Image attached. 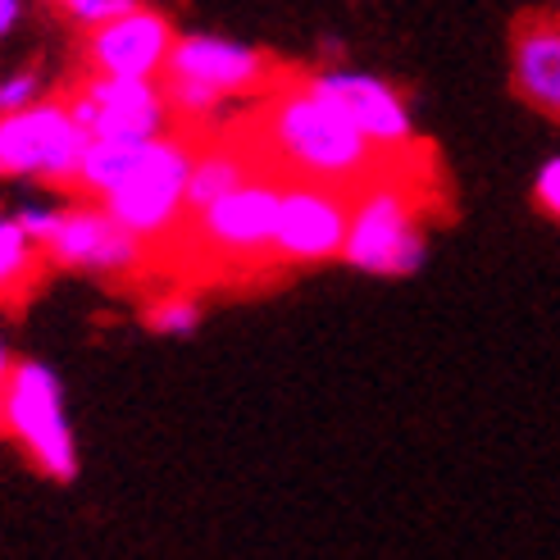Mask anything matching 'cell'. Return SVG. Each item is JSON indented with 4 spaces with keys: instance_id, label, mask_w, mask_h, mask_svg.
<instances>
[{
    "instance_id": "6da1fadb",
    "label": "cell",
    "mask_w": 560,
    "mask_h": 560,
    "mask_svg": "<svg viewBox=\"0 0 560 560\" xmlns=\"http://www.w3.org/2000/svg\"><path fill=\"white\" fill-rule=\"evenodd\" d=\"M196 142L170 128L147 142H105L92 137L78 164V191L105 206L132 237L147 246L178 237L187 210V178H191Z\"/></svg>"
},
{
    "instance_id": "7a4b0ae2",
    "label": "cell",
    "mask_w": 560,
    "mask_h": 560,
    "mask_svg": "<svg viewBox=\"0 0 560 560\" xmlns=\"http://www.w3.org/2000/svg\"><path fill=\"white\" fill-rule=\"evenodd\" d=\"M260 128H265L269 155L283 164L292 178H305V183L355 191L392 164L370 147V137L324 92H315L305 78L273 92V101L260 115Z\"/></svg>"
},
{
    "instance_id": "3957f363",
    "label": "cell",
    "mask_w": 560,
    "mask_h": 560,
    "mask_svg": "<svg viewBox=\"0 0 560 560\" xmlns=\"http://www.w3.org/2000/svg\"><path fill=\"white\" fill-rule=\"evenodd\" d=\"M424 256H429L424 191H419V178L406 170V160H397L365 187L351 191L342 265L374 278H406L424 265Z\"/></svg>"
},
{
    "instance_id": "277c9868",
    "label": "cell",
    "mask_w": 560,
    "mask_h": 560,
    "mask_svg": "<svg viewBox=\"0 0 560 560\" xmlns=\"http://www.w3.org/2000/svg\"><path fill=\"white\" fill-rule=\"evenodd\" d=\"M88 142L69 101L46 96L19 115H0V178L73 187Z\"/></svg>"
},
{
    "instance_id": "5b68a950",
    "label": "cell",
    "mask_w": 560,
    "mask_h": 560,
    "mask_svg": "<svg viewBox=\"0 0 560 560\" xmlns=\"http://www.w3.org/2000/svg\"><path fill=\"white\" fill-rule=\"evenodd\" d=\"M278 191L283 183L269 174H250L233 191H223L219 201L191 210L187 242L201 246L210 260L223 265H260L273 260V223H278Z\"/></svg>"
},
{
    "instance_id": "8992f818",
    "label": "cell",
    "mask_w": 560,
    "mask_h": 560,
    "mask_svg": "<svg viewBox=\"0 0 560 560\" xmlns=\"http://www.w3.org/2000/svg\"><path fill=\"white\" fill-rule=\"evenodd\" d=\"M351 223V191L288 178L278 191L273 223V260L278 265H328L342 260Z\"/></svg>"
},
{
    "instance_id": "52a82bcc",
    "label": "cell",
    "mask_w": 560,
    "mask_h": 560,
    "mask_svg": "<svg viewBox=\"0 0 560 560\" xmlns=\"http://www.w3.org/2000/svg\"><path fill=\"white\" fill-rule=\"evenodd\" d=\"M315 92H324L342 115L370 137V147L383 155V160H410L419 155V142H415V115L406 96L392 88L387 78L378 73H365V69H347V65H328L319 73L305 78Z\"/></svg>"
},
{
    "instance_id": "ba28073f",
    "label": "cell",
    "mask_w": 560,
    "mask_h": 560,
    "mask_svg": "<svg viewBox=\"0 0 560 560\" xmlns=\"http://www.w3.org/2000/svg\"><path fill=\"white\" fill-rule=\"evenodd\" d=\"M178 42L174 19L155 5H132L128 14L88 27L82 60L96 78H132V82H160L170 73V55Z\"/></svg>"
},
{
    "instance_id": "9c48e42d",
    "label": "cell",
    "mask_w": 560,
    "mask_h": 560,
    "mask_svg": "<svg viewBox=\"0 0 560 560\" xmlns=\"http://www.w3.org/2000/svg\"><path fill=\"white\" fill-rule=\"evenodd\" d=\"M50 265L96 278H132L147 269V242L132 237L124 223L96 201L65 206L60 229L42 246Z\"/></svg>"
},
{
    "instance_id": "30bf717a",
    "label": "cell",
    "mask_w": 560,
    "mask_h": 560,
    "mask_svg": "<svg viewBox=\"0 0 560 560\" xmlns=\"http://www.w3.org/2000/svg\"><path fill=\"white\" fill-rule=\"evenodd\" d=\"M78 128L105 142H147L174 128L164 82H132V78H88L78 92L65 96Z\"/></svg>"
},
{
    "instance_id": "8fae6325",
    "label": "cell",
    "mask_w": 560,
    "mask_h": 560,
    "mask_svg": "<svg viewBox=\"0 0 560 560\" xmlns=\"http://www.w3.org/2000/svg\"><path fill=\"white\" fill-rule=\"evenodd\" d=\"M5 410L10 429L27 442L46 469L65 474L73 465V446H69V424H65V410H60V383L46 365L27 360V365H14L10 378H5Z\"/></svg>"
},
{
    "instance_id": "7c38bea8",
    "label": "cell",
    "mask_w": 560,
    "mask_h": 560,
    "mask_svg": "<svg viewBox=\"0 0 560 560\" xmlns=\"http://www.w3.org/2000/svg\"><path fill=\"white\" fill-rule=\"evenodd\" d=\"M170 73L201 82V88L219 92L223 101H237V96H256L269 88L273 60L265 50L246 46L237 37H223V33H178Z\"/></svg>"
},
{
    "instance_id": "4fadbf2b",
    "label": "cell",
    "mask_w": 560,
    "mask_h": 560,
    "mask_svg": "<svg viewBox=\"0 0 560 560\" xmlns=\"http://www.w3.org/2000/svg\"><path fill=\"white\" fill-rule=\"evenodd\" d=\"M511 88L528 109L560 124V14H524L515 23Z\"/></svg>"
},
{
    "instance_id": "5bb4252c",
    "label": "cell",
    "mask_w": 560,
    "mask_h": 560,
    "mask_svg": "<svg viewBox=\"0 0 560 560\" xmlns=\"http://www.w3.org/2000/svg\"><path fill=\"white\" fill-rule=\"evenodd\" d=\"M250 174H256L250 155L242 147H233V142H223V137H214V142H206V147H196L191 178H187V210H201V206L219 201L223 191H233Z\"/></svg>"
},
{
    "instance_id": "9a60e30c",
    "label": "cell",
    "mask_w": 560,
    "mask_h": 560,
    "mask_svg": "<svg viewBox=\"0 0 560 560\" xmlns=\"http://www.w3.org/2000/svg\"><path fill=\"white\" fill-rule=\"evenodd\" d=\"M46 250L19 229L14 210L0 206V301H19L42 278Z\"/></svg>"
},
{
    "instance_id": "2e32d148",
    "label": "cell",
    "mask_w": 560,
    "mask_h": 560,
    "mask_svg": "<svg viewBox=\"0 0 560 560\" xmlns=\"http://www.w3.org/2000/svg\"><path fill=\"white\" fill-rule=\"evenodd\" d=\"M164 101H170V115L174 124H187V128H210L223 109H229L233 101H223L219 92L201 88V82H191V78H174V73H164Z\"/></svg>"
},
{
    "instance_id": "e0dca14e",
    "label": "cell",
    "mask_w": 560,
    "mask_h": 560,
    "mask_svg": "<svg viewBox=\"0 0 560 560\" xmlns=\"http://www.w3.org/2000/svg\"><path fill=\"white\" fill-rule=\"evenodd\" d=\"M147 319H151L155 332L183 338V332H191L196 324H201V301H196L191 292H170V296H160V301L151 305Z\"/></svg>"
},
{
    "instance_id": "ac0fdd59",
    "label": "cell",
    "mask_w": 560,
    "mask_h": 560,
    "mask_svg": "<svg viewBox=\"0 0 560 560\" xmlns=\"http://www.w3.org/2000/svg\"><path fill=\"white\" fill-rule=\"evenodd\" d=\"M37 101H46V78H42V69H14V73H5L0 78V115H19V109H27V105H37Z\"/></svg>"
},
{
    "instance_id": "d6986e66",
    "label": "cell",
    "mask_w": 560,
    "mask_h": 560,
    "mask_svg": "<svg viewBox=\"0 0 560 560\" xmlns=\"http://www.w3.org/2000/svg\"><path fill=\"white\" fill-rule=\"evenodd\" d=\"M60 214H65V206L60 201H42V196H27V201H19L14 206V219H19V229L33 237L37 246H46L50 242V233L60 229Z\"/></svg>"
},
{
    "instance_id": "ffe728a7",
    "label": "cell",
    "mask_w": 560,
    "mask_h": 560,
    "mask_svg": "<svg viewBox=\"0 0 560 560\" xmlns=\"http://www.w3.org/2000/svg\"><path fill=\"white\" fill-rule=\"evenodd\" d=\"M132 5H142V0H69L65 14H69L78 27H101V23H109V19L128 14Z\"/></svg>"
},
{
    "instance_id": "44dd1931",
    "label": "cell",
    "mask_w": 560,
    "mask_h": 560,
    "mask_svg": "<svg viewBox=\"0 0 560 560\" xmlns=\"http://www.w3.org/2000/svg\"><path fill=\"white\" fill-rule=\"evenodd\" d=\"M534 206L560 223V155H551L542 170L534 174Z\"/></svg>"
},
{
    "instance_id": "7402d4cb",
    "label": "cell",
    "mask_w": 560,
    "mask_h": 560,
    "mask_svg": "<svg viewBox=\"0 0 560 560\" xmlns=\"http://www.w3.org/2000/svg\"><path fill=\"white\" fill-rule=\"evenodd\" d=\"M27 14V0H0V37L19 33V23Z\"/></svg>"
},
{
    "instance_id": "603a6c76",
    "label": "cell",
    "mask_w": 560,
    "mask_h": 560,
    "mask_svg": "<svg viewBox=\"0 0 560 560\" xmlns=\"http://www.w3.org/2000/svg\"><path fill=\"white\" fill-rule=\"evenodd\" d=\"M5 378H10V347L0 338V387H5Z\"/></svg>"
},
{
    "instance_id": "cb8c5ba5",
    "label": "cell",
    "mask_w": 560,
    "mask_h": 560,
    "mask_svg": "<svg viewBox=\"0 0 560 560\" xmlns=\"http://www.w3.org/2000/svg\"><path fill=\"white\" fill-rule=\"evenodd\" d=\"M50 5H60V10H65V5H69V0H50Z\"/></svg>"
},
{
    "instance_id": "d4e9b609",
    "label": "cell",
    "mask_w": 560,
    "mask_h": 560,
    "mask_svg": "<svg viewBox=\"0 0 560 560\" xmlns=\"http://www.w3.org/2000/svg\"><path fill=\"white\" fill-rule=\"evenodd\" d=\"M0 419H5V410H0Z\"/></svg>"
}]
</instances>
